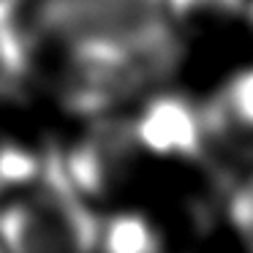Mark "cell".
<instances>
[{"mask_svg":"<svg viewBox=\"0 0 253 253\" xmlns=\"http://www.w3.org/2000/svg\"><path fill=\"white\" fill-rule=\"evenodd\" d=\"M133 136L155 155H166V158L174 155L185 161L207 158L202 115L196 104L180 93L155 95L133 120Z\"/></svg>","mask_w":253,"mask_h":253,"instance_id":"277c9868","label":"cell"},{"mask_svg":"<svg viewBox=\"0 0 253 253\" xmlns=\"http://www.w3.org/2000/svg\"><path fill=\"white\" fill-rule=\"evenodd\" d=\"M33 182L28 196L0 212V237L8 253H93L101 223L68 180L57 147L41 155Z\"/></svg>","mask_w":253,"mask_h":253,"instance_id":"6da1fadb","label":"cell"},{"mask_svg":"<svg viewBox=\"0 0 253 253\" xmlns=\"http://www.w3.org/2000/svg\"><path fill=\"white\" fill-rule=\"evenodd\" d=\"M98 245L104 253H166L161 231L139 212L112 215L98 229Z\"/></svg>","mask_w":253,"mask_h":253,"instance_id":"5b68a950","label":"cell"},{"mask_svg":"<svg viewBox=\"0 0 253 253\" xmlns=\"http://www.w3.org/2000/svg\"><path fill=\"white\" fill-rule=\"evenodd\" d=\"M166 28L164 0H44L39 30L68 49L120 52Z\"/></svg>","mask_w":253,"mask_h":253,"instance_id":"7a4b0ae2","label":"cell"},{"mask_svg":"<svg viewBox=\"0 0 253 253\" xmlns=\"http://www.w3.org/2000/svg\"><path fill=\"white\" fill-rule=\"evenodd\" d=\"M169 14L182 25L223 22L242 11V0H164Z\"/></svg>","mask_w":253,"mask_h":253,"instance_id":"8992f818","label":"cell"},{"mask_svg":"<svg viewBox=\"0 0 253 253\" xmlns=\"http://www.w3.org/2000/svg\"><path fill=\"white\" fill-rule=\"evenodd\" d=\"M22 0H0V22L3 19H14V11Z\"/></svg>","mask_w":253,"mask_h":253,"instance_id":"ba28073f","label":"cell"},{"mask_svg":"<svg viewBox=\"0 0 253 253\" xmlns=\"http://www.w3.org/2000/svg\"><path fill=\"white\" fill-rule=\"evenodd\" d=\"M136 144L133 123L120 117H104L71 150L60 153L63 169L79 193L106 196L128 174Z\"/></svg>","mask_w":253,"mask_h":253,"instance_id":"3957f363","label":"cell"},{"mask_svg":"<svg viewBox=\"0 0 253 253\" xmlns=\"http://www.w3.org/2000/svg\"><path fill=\"white\" fill-rule=\"evenodd\" d=\"M248 22H251V28H253V3H251V11H248Z\"/></svg>","mask_w":253,"mask_h":253,"instance_id":"9c48e42d","label":"cell"},{"mask_svg":"<svg viewBox=\"0 0 253 253\" xmlns=\"http://www.w3.org/2000/svg\"><path fill=\"white\" fill-rule=\"evenodd\" d=\"M39 169H41V155L0 136V191H6L11 185L33 182Z\"/></svg>","mask_w":253,"mask_h":253,"instance_id":"52a82bcc","label":"cell"}]
</instances>
